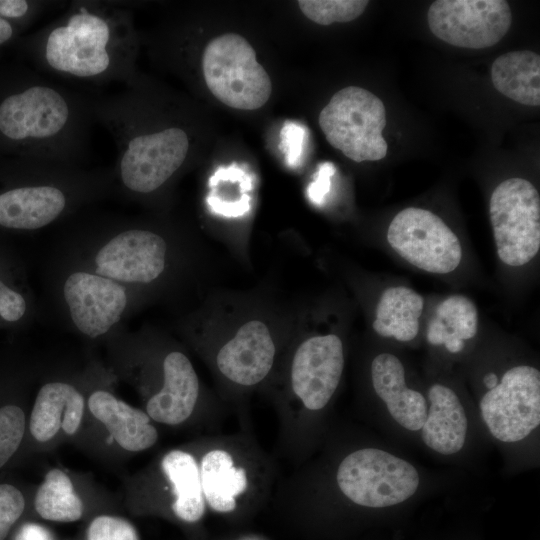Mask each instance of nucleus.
Listing matches in <instances>:
<instances>
[{"label":"nucleus","instance_id":"nucleus-1","mask_svg":"<svg viewBox=\"0 0 540 540\" xmlns=\"http://www.w3.org/2000/svg\"><path fill=\"white\" fill-rule=\"evenodd\" d=\"M139 35L126 2L76 0L14 45L38 71L92 84L137 83Z\"/></svg>","mask_w":540,"mask_h":540},{"label":"nucleus","instance_id":"nucleus-2","mask_svg":"<svg viewBox=\"0 0 540 540\" xmlns=\"http://www.w3.org/2000/svg\"><path fill=\"white\" fill-rule=\"evenodd\" d=\"M93 124L90 94L22 65L0 67V159L81 166Z\"/></svg>","mask_w":540,"mask_h":540},{"label":"nucleus","instance_id":"nucleus-3","mask_svg":"<svg viewBox=\"0 0 540 540\" xmlns=\"http://www.w3.org/2000/svg\"><path fill=\"white\" fill-rule=\"evenodd\" d=\"M95 123L112 136L117 149L115 196L150 202L184 167L190 135L177 124L153 120L151 96L141 79L110 96L91 95Z\"/></svg>","mask_w":540,"mask_h":540},{"label":"nucleus","instance_id":"nucleus-4","mask_svg":"<svg viewBox=\"0 0 540 540\" xmlns=\"http://www.w3.org/2000/svg\"><path fill=\"white\" fill-rule=\"evenodd\" d=\"M110 196H115L112 167L0 159V230L44 229Z\"/></svg>","mask_w":540,"mask_h":540},{"label":"nucleus","instance_id":"nucleus-5","mask_svg":"<svg viewBox=\"0 0 540 540\" xmlns=\"http://www.w3.org/2000/svg\"><path fill=\"white\" fill-rule=\"evenodd\" d=\"M60 253L144 294L166 277L172 259L167 235L126 216L81 222L65 237Z\"/></svg>","mask_w":540,"mask_h":540},{"label":"nucleus","instance_id":"nucleus-6","mask_svg":"<svg viewBox=\"0 0 540 540\" xmlns=\"http://www.w3.org/2000/svg\"><path fill=\"white\" fill-rule=\"evenodd\" d=\"M49 288L65 325L91 340L120 331L145 296L61 253L50 269Z\"/></svg>","mask_w":540,"mask_h":540},{"label":"nucleus","instance_id":"nucleus-7","mask_svg":"<svg viewBox=\"0 0 540 540\" xmlns=\"http://www.w3.org/2000/svg\"><path fill=\"white\" fill-rule=\"evenodd\" d=\"M201 71L209 91L231 108L255 110L270 98V77L251 44L239 34L211 39L202 52Z\"/></svg>","mask_w":540,"mask_h":540},{"label":"nucleus","instance_id":"nucleus-8","mask_svg":"<svg viewBox=\"0 0 540 540\" xmlns=\"http://www.w3.org/2000/svg\"><path fill=\"white\" fill-rule=\"evenodd\" d=\"M318 123L329 144L355 162L378 161L387 154L384 104L364 88L348 86L336 92Z\"/></svg>","mask_w":540,"mask_h":540},{"label":"nucleus","instance_id":"nucleus-9","mask_svg":"<svg viewBox=\"0 0 540 540\" xmlns=\"http://www.w3.org/2000/svg\"><path fill=\"white\" fill-rule=\"evenodd\" d=\"M336 481L341 492L354 504L386 509L410 499L420 478L408 461L377 448H362L340 463Z\"/></svg>","mask_w":540,"mask_h":540},{"label":"nucleus","instance_id":"nucleus-10","mask_svg":"<svg viewBox=\"0 0 540 540\" xmlns=\"http://www.w3.org/2000/svg\"><path fill=\"white\" fill-rule=\"evenodd\" d=\"M489 215L499 259L511 267L529 263L540 249V196L523 178H509L493 190Z\"/></svg>","mask_w":540,"mask_h":540},{"label":"nucleus","instance_id":"nucleus-11","mask_svg":"<svg viewBox=\"0 0 540 540\" xmlns=\"http://www.w3.org/2000/svg\"><path fill=\"white\" fill-rule=\"evenodd\" d=\"M390 247L412 266L433 274L458 268L463 250L457 235L435 213L408 207L391 220L387 234Z\"/></svg>","mask_w":540,"mask_h":540},{"label":"nucleus","instance_id":"nucleus-12","mask_svg":"<svg viewBox=\"0 0 540 540\" xmlns=\"http://www.w3.org/2000/svg\"><path fill=\"white\" fill-rule=\"evenodd\" d=\"M491 435L505 443L525 439L540 424V372L530 365L508 369L479 402Z\"/></svg>","mask_w":540,"mask_h":540},{"label":"nucleus","instance_id":"nucleus-13","mask_svg":"<svg viewBox=\"0 0 540 540\" xmlns=\"http://www.w3.org/2000/svg\"><path fill=\"white\" fill-rule=\"evenodd\" d=\"M427 20L431 32L442 41L483 49L506 35L512 13L504 0H437L430 5Z\"/></svg>","mask_w":540,"mask_h":540},{"label":"nucleus","instance_id":"nucleus-14","mask_svg":"<svg viewBox=\"0 0 540 540\" xmlns=\"http://www.w3.org/2000/svg\"><path fill=\"white\" fill-rule=\"evenodd\" d=\"M343 368L341 339L335 334L312 336L295 352L291 367L292 389L307 409L320 410L335 393Z\"/></svg>","mask_w":540,"mask_h":540},{"label":"nucleus","instance_id":"nucleus-15","mask_svg":"<svg viewBox=\"0 0 540 540\" xmlns=\"http://www.w3.org/2000/svg\"><path fill=\"white\" fill-rule=\"evenodd\" d=\"M275 352V344L267 325L260 320H250L221 347L216 364L230 381L252 386L268 375L274 363Z\"/></svg>","mask_w":540,"mask_h":540},{"label":"nucleus","instance_id":"nucleus-16","mask_svg":"<svg viewBox=\"0 0 540 540\" xmlns=\"http://www.w3.org/2000/svg\"><path fill=\"white\" fill-rule=\"evenodd\" d=\"M163 384L147 402L146 413L156 422L177 425L192 414L199 396V380L189 358L168 352L162 362Z\"/></svg>","mask_w":540,"mask_h":540},{"label":"nucleus","instance_id":"nucleus-17","mask_svg":"<svg viewBox=\"0 0 540 540\" xmlns=\"http://www.w3.org/2000/svg\"><path fill=\"white\" fill-rule=\"evenodd\" d=\"M371 380L391 417L406 430H421L428 404L420 392L407 387L400 359L391 353L378 354L371 363Z\"/></svg>","mask_w":540,"mask_h":540},{"label":"nucleus","instance_id":"nucleus-18","mask_svg":"<svg viewBox=\"0 0 540 540\" xmlns=\"http://www.w3.org/2000/svg\"><path fill=\"white\" fill-rule=\"evenodd\" d=\"M84 413V396L66 381H50L41 386L31 412L29 428L39 442L52 439L62 428L73 435L80 427Z\"/></svg>","mask_w":540,"mask_h":540},{"label":"nucleus","instance_id":"nucleus-19","mask_svg":"<svg viewBox=\"0 0 540 540\" xmlns=\"http://www.w3.org/2000/svg\"><path fill=\"white\" fill-rule=\"evenodd\" d=\"M88 408L127 451L146 450L158 439L157 429L151 424V418L146 412L127 404L109 391L100 389L92 392Z\"/></svg>","mask_w":540,"mask_h":540},{"label":"nucleus","instance_id":"nucleus-20","mask_svg":"<svg viewBox=\"0 0 540 540\" xmlns=\"http://www.w3.org/2000/svg\"><path fill=\"white\" fill-rule=\"evenodd\" d=\"M429 405L421 428L423 442L442 455L458 453L465 444L468 421L457 394L443 384L428 390Z\"/></svg>","mask_w":540,"mask_h":540},{"label":"nucleus","instance_id":"nucleus-21","mask_svg":"<svg viewBox=\"0 0 540 540\" xmlns=\"http://www.w3.org/2000/svg\"><path fill=\"white\" fill-rule=\"evenodd\" d=\"M495 89L507 98L527 106L540 105V56L533 51L500 55L491 67Z\"/></svg>","mask_w":540,"mask_h":540},{"label":"nucleus","instance_id":"nucleus-22","mask_svg":"<svg viewBox=\"0 0 540 540\" xmlns=\"http://www.w3.org/2000/svg\"><path fill=\"white\" fill-rule=\"evenodd\" d=\"M424 299L406 286L386 288L376 305L374 331L386 338L407 342L419 331V318L423 312Z\"/></svg>","mask_w":540,"mask_h":540},{"label":"nucleus","instance_id":"nucleus-23","mask_svg":"<svg viewBox=\"0 0 540 540\" xmlns=\"http://www.w3.org/2000/svg\"><path fill=\"white\" fill-rule=\"evenodd\" d=\"M479 314L474 302L460 294L444 299L429 321L426 339L429 344L444 345L450 353H459L465 341L478 332Z\"/></svg>","mask_w":540,"mask_h":540},{"label":"nucleus","instance_id":"nucleus-24","mask_svg":"<svg viewBox=\"0 0 540 540\" xmlns=\"http://www.w3.org/2000/svg\"><path fill=\"white\" fill-rule=\"evenodd\" d=\"M199 469L205 502L220 513L233 511L236 497L247 489L245 470L235 467L231 455L220 449L206 453Z\"/></svg>","mask_w":540,"mask_h":540},{"label":"nucleus","instance_id":"nucleus-25","mask_svg":"<svg viewBox=\"0 0 540 540\" xmlns=\"http://www.w3.org/2000/svg\"><path fill=\"white\" fill-rule=\"evenodd\" d=\"M163 472L173 487V511L185 522L199 521L205 513L200 469L195 458L182 450H172L162 459Z\"/></svg>","mask_w":540,"mask_h":540},{"label":"nucleus","instance_id":"nucleus-26","mask_svg":"<svg viewBox=\"0 0 540 540\" xmlns=\"http://www.w3.org/2000/svg\"><path fill=\"white\" fill-rule=\"evenodd\" d=\"M34 506L43 519L56 522H74L83 514V503L70 478L56 468L45 475L36 492Z\"/></svg>","mask_w":540,"mask_h":540},{"label":"nucleus","instance_id":"nucleus-27","mask_svg":"<svg viewBox=\"0 0 540 540\" xmlns=\"http://www.w3.org/2000/svg\"><path fill=\"white\" fill-rule=\"evenodd\" d=\"M0 262V326L21 327L28 324L35 314V304L24 276L12 272Z\"/></svg>","mask_w":540,"mask_h":540},{"label":"nucleus","instance_id":"nucleus-28","mask_svg":"<svg viewBox=\"0 0 540 540\" xmlns=\"http://www.w3.org/2000/svg\"><path fill=\"white\" fill-rule=\"evenodd\" d=\"M63 4L45 0H0V51L14 46L39 17Z\"/></svg>","mask_w":540,"mask_h":540},{"label":"nucleus","instance_id":"nucleus-29","mask_svg":"<svg viewBox=\"0 0 540 540\" xmlns=\"http://www.w3.org/2000/svg\"><path fill=\"white\" fill-rule=\"evenodd\" d=\"M297 4L309 20L326 26L358 18L369 2L366 0H299Z\"/></svg>","mask_w":540,"mask_h":540},{"label":"nucleus","instance_id":"nucleus-30","mask_svg":"<svg viewBox=\"0 0 540 540\" xmlns=\"http://www.w3.org/2000/svg\"><path fill=\"white\" fill-rule=\"evenodd\" d=\"M25 414L17 405L0 407V468L14 455L25 432Z\"/></svg>","mask_w":540,"mask_h":540},{"label":"nucleus","instance_id":"nucleus-31","mask_svg":"<svg viewBox=\"0 0 540 540\" xmlns=\"http://www.w3.org/2000/svg\"><path fill=\"white\" fill-rule=\"evenodd\" d=\"M88 540H139L135 528L125 519L101 515L89 525Z\"/></svg>","mask_w":540,"mask_h":540},{"label":"nucleus","instance_id":"nucleus-32","mask_svg":"<svg viewBox=\"0 0 540 540\" xmlns=\"http://www.w3.org/2000/svg\"><path fill=\"white\" fill-rule=\"evenodd\" d=\"M25 508L23 494L13 485L0 484V540H4Z\"/></svg>","mask_w":540,"mask_h":540},{"label":"nucleus","instance_id":"nucleus-33","mask_svg":"<svg viewBox=\"0 0 540 540\" xmlns=\"http://www.w3.org/2000/svg\"><path fill=\"white\" fill-rule=\"evenodd\" d=\"M283 139L286 140L289 157H299L303 130L297 125H285L282 130Z\"/></svg>","mask_w":540,"mask_h":540},{"label":"nucleus","instance_id":"nucleus-34","mask_svg":"<svg viewBox=\"0 0 540 540\" xmlns=\"http://www.w3.org/2000/svg\"><path fill=\"white\" fill-rule=\"evenodd\" d=\"M15 540H53V537L44 527L28 523L22 526Z\"/></svg>","mask_w":540,"mask_h":540},{"label":"nucleus","instance_id":"nucleus-35","mask_svg":"<svg viewBox=\"0 0 540 540\" xmlns=\"http://www.w3.org/2000/svg\"><path fill=\"white\" fill-rule=\"evenodd\" d=\"M334 168L330 163H324L320 167L319 178L311 189V195L313 198L318 200L319 197H322L328 188L329 176L333 173Z\"/></svg>","mask_w":540,"mask_h":540},{"label":"nucleus","instance_id":"nucleus-36","mask_svg":"<svg viewBox=\"0 0 540 540\" xmlns=\"http://www.w3.org/2000/svg\"><path fill=\"white\" fill-rule=\"evenodd\" d=\"M484 382L488 389H491L498 383V380L495 374H489L485 377Z\"/></svg>","mask_w":540,"mask_h":540}]
</instances>
